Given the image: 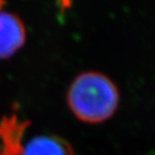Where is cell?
<instances>
[{"label":"cell","mask_w":155,"mask_h":155,"mask_svg":"<svg viewBox=\"0 0 155 155\" xmlns=\"http://www.w3.org/2000/svg\"><path fill=\"white\" fill-rule=\"evenodd\" d=\"M119 90L109 77L96 71L79 74L68 89L67 103L78 119L102 123L111 118L119 106Z\"/></svg>","instance_id":"6da1fadb"},{"label":"cell","mask_w":155,"mask_h":155,"mask_svg":"<svg viewBox=\"0 0 155 155\" xmlns=\"http://www.w3.org/2000/svg\"><path fill=\"white\" fill-rule=\"evenodd\" d=\"M25 39V26L19 16L0 11V60L13 57L24 45Z\"/></svg>","instance_id":"7a4b0ae2"},{"label":"cell","mask_w":155,"mask_h":155,"mask_svg":"<svg viewBox=\"0 0 155 155\" xmlns=\"http://www.w3.org/2000/svg\"><path fill=\"white\" fill-rule=\"evenodd\" d=\"M18 155H76L66 140L54 135H38L21 144Z\"/></svg>","instance_id":"3957f363"},{"label":"cell","mask_w":155,"mask_h":155,"mask_svg":"<svg viewBox=\"0 0 155 155\" xmlns=\"http://www.w3.org/2000/svg\"><path fill=\"white\" fill-rule=\"evenodd\" d=\"M3 5H4V0H0V11H1Z\"/></svg>","instance_id":"277c9868"}]
</instances>
